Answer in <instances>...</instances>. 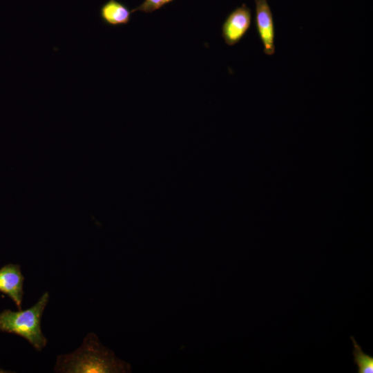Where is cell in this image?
<instances>
[{"label": "cell", "instance_id": "obj_1", "mask_svg": "<svg viewBox=\"0 0 373 373\" xmlns=\"http://www.w3.org/2000/svg\"><path fill=\"white\" fill-rule=\"evenodd\" d=\"M131 370L128 363L117 358L93 332L75 351L59 355L54 367L55 372L62 373H124Z\"/></svg>", "mask_w": 373, "mask_h": 373}, {"label": "cell", "instance_id": "obj_2", "mask_svg": "<svg viewBox=\"0 0 373 373\" xmlns=\"http://www.w3.org/2000/svg\"><path fill=\"white\" fill-rule=\"evenodd\" d=\"M49 300L46 291L31 307L14 312L5 309L0 313V331L19 335L27 340L33 347L41 351L48 343L41 328L44 311Z\"/></svg>", "mask_w": 373, "mask_h": 373}, {"label": "cell", "instance_id": "obj_3", "mask_svg": "<svg viewBox=\"0 0 373 373\" xmlns=\"http://www.w3.org/2000/svg\"><path fill=\"white\" fill-rule=\"evenodd\" d=\"M251 23V10L242 4L232 11L222 26V37L230 46L238 44L247 32Z\"/></svg>", "mask_w": 373, "mask_h": 373}, {"label": "cell", "instance_id": "obj_4", "mask_svg": "<svg viewBox=\"0 0 373 373\" xmlns=\"http://www.w3.org/2000/svg\"><path fill=\"white\" fill-rule=\"evenodd\" d=\"M256 26L263 45L264 53L273 55L275 52V28L272 12L267 0H254Z\"/></svg>", "mask_w": 373, "mask_h": 373}, {"label": "cell", "instance_id": "obj_5", "mask_svg": "<svg viewBox=\"0 0 373 373\" xmlns=\"http://www.w3.org/2000/svg\"><path fill=\"white\" fill-rule=\"evenodd\" d=\"M24 277L20 265L7 264L0 269V292L7 295L21 309Z\"/></svg>", "mask_w": 373, "mask_h": 373}, {"label": "cell", "instance_id": "obj_6", "mask_svg": "<svg viewBox=\"0 0 373 373\" xmlns=\"http://www.w3.org/2000/svg\"><path fill=\"white\" fill-rule=\"evenodd\" d=\"M131 13L126 6L116 0L108 1L100 9L101 19L111 26L127 24L130 21Z\"/></svg>", "mask_w": 373, "mask_h": 373}, {"label": "cell", "instance_id": "obj_7", "mask_svg": "<svg viewBox=\"0 0 373 373\" xmlns=\"http://www.w3.org/2000/svg\"><path fill=\"white\" fill-rule=\"evenodd\" d=\"M354 350V362L358 366V373H373V357L365 354L353 336H351Z\"/></svg>", "mask_w": 373, "mask_h": 373}, {"label": "cell", "instance_id": "obj_8", "mask_svg": "<svg viewBox=\"0 0 373 373\" xmlns=\"http://www.w3.org/2000/svg\"><path fill=\"white\" fill-rule=\"evenodd\" d=\"M171 1L172 0H144L142 4L131 10V12L142 11L146 13H150L160 8Z\"/></svg>", "mask_w": 373, "mask_h": 373}, {"label": "cell", "instance_id": "obj_9", "mask_svg": "<svg viewBox=\"0 0 373 373\" xmlns=\"http://www.w3.org/2000/svg\"><path fill=\"white\" fill-rule=\"evenodd\" d=\"M6 372H10V371H7V370L0 368V373H6Z\"/></svg>", "mask_w": 373, "mask_h": 373}]
</instances>
